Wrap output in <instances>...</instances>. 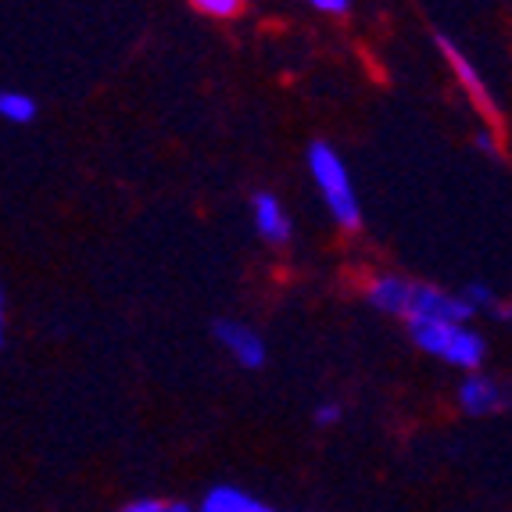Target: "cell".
I'll return each mask as SVG.
<instances>
[{"label": "cell", "mask_w": 512, "mask_h": 512, "mask_svg": "<svg viewBox=\"0 0 512 512\" xmlns=\"http://www.w3.org/2000/svg\"><path fill=\"white\" fill-rule=\"evenodd\" d=\"M308 176H312V187L323 197L326 212L330 219L341 226L344 233H359L362 230V201L359 190H355V180H351V169L344 162V154L337 151L326 140H316L308 144L305 154Z\"/></svg>", "instance_id": "cell-1"}, {"label": "cell", "mask_w": 512, "mask_h": 512, "mask_svg": "<svg viewBox=\"0 0 512 512\" xmlns=\"http://www.w3.org/2000/svg\"><path fill=\"white\" fill-rule=\"evenodd\" d=\"M409 337L423 355L459 373H477L487 366L491 344L477 323H409Z\"/></svg>", "instance_id": "cell-2"}, {"label": "cell", "mask_w": 512, "mask_h": 512, "mask_svg": "<svg viewBox=\"0 0 512 512\" xmlns=\"http://www.w3.org/2000/svg\"><path fill=\"white\" fill-rule=\"evenodd\" d=\"M434 43H437V51H441L444 65H448V72H452L455 83H459V90L466 94V101H470V108L477 111V115L487 122V126L498 129V122H502V104H498L495 90H491V83L484 79V72H480L477 65H473V58L466 51H462V47L452 40V36L437 33Z\"/></svg>", "instance_id": "cell-3"}, {"label": "cell", "mask_w": 512, "mask_h": 512, "mask_svg": "<svg viewBox=\"0 0 512 512\" xmlns=\"http://www.w3.org/2000/svg\"><path fill=\"white\" fill-rule=\"evenodd\" d=\"M455 405L462 416L470 419H491L502 416L509 409V387L498 373L491 369H477V373H462L459 387H455Z\"/></svg>", "instance_id": "cell-4"}, {"label": "cell", "mask_w": 512, "mask_h": 512, "mask_svg": "<svg viewBox=\"0 0 512 512\" xmlns=\"http://www.w3.org/2000/svg\"><path fill=\"white\" fill-rule=\"evenodd\" d=\"M409 323H473V312L466 308L459 291H448V287H437V283L416 280V291H412V305L405 326Z\"/></svg>", "instance_id": "cell-5"}, {"label": "cell", "mask_w": 512, "mask_h": 512, "mask_svg": "<svg viewBox=\"0 0 512 512\" xmlns=\"http://www.w3.org/2000/svg\"><path fill=\"white\" fill-rule=\"evenodd\" d=\"M412 291H416V280H409L405 273H391V269H376L362 280V298L373 312L380 316H391V319H402L409 316V305H412Z\"/></svg>", "instance_id": "cell-6"}, {"label": "cell", "mask_w": 512, "mask_h": 512, "mask_svg": "<svg viewBox=\"0 0 512 512\" xmlns=\"http://www.w3.org/2000/svg\"><path fill=\"white\" fill-rule=\"evenodd\" d=\"M215 341H219V348L226 351L240 369H262L265 359H269L265 337L255 326L240 323V319H222V323H215Z\"/></svg>", "instance_id": "cell-7"}, {"label": "cell", "mask_w": 512, "mask_h": 512, "mask_svg": "<svg viewBox=\"0 0 512 512\" xmlns=\"http://www.w3.org/2000/svg\"><path fill=\"white\" fill-rule=\"evenodd\" d=\"M251 222H255V233L265 240V244H273V248L291 244L294 219L273 190H258V194L251 197Z\"/></svg>", "instance_id": "cell-8"}, {"label": "cell", "mask_w": 512, "mask_h": 512, "mask_svg": "<svg viewBox=\"0 0 512 512\" xmlns=\"http://www.w3.org/2000/svg\"><path fill=\"white\" fill-rule=\"evenodd\" d=\"M459 294H462V301H466V308L473 312V323H477L480 316L498 319V323H505V319H509V305H505V298L495 291V287H491V283L473 280V283H466Z\"/></svg>", "instance_id": "cell-9"}, {"label": "cell", "mask_w": 512, "mask_h": 512, "mask_svg": "<svg viewBox=\"0 0 512 512\" xmlns=\"http://www.w3.org/2000/svg\"><path fill=\"white\" fill-rule=\"evenodd\" d=\"M255 498L237 484H215L194 502V512H251Z\"/></svg>", "instance_id": "cell-10"}, {"label": "cell", "mask_w": 512, "mask_h": 512, "mask_svg": "<svg viewBox=\"0 0 512 512\" xmlns=\"http://www.w3.org/2000/svg\"><path fill=\"white\" fill-rule=\"evenodd\" d=\"M36 97L26 90H0V119L11 126H29L36 119Z\"/></svg>", "instance_id": "cell-11"}, {"label": "cell", "mask_w": 512, "mask_h": 512, "mask_svg": "<svg viewBox=\"0 0 512 512\" xmlns=\"http://www.w3.org/2000/svg\"><path fill=\"white\" fill-rule=\"evenodd\" d=\"M194 11L208 22H237L244 15L240 0H194Z\"/></svg>", "instance_id": "cell-12"}, {"label": "cell", "mask_w": 512, "mask_h": 512, "mask_svg": "<svg viewBox=\"0 0 512 512\" xmlns=\"http://www.w3.org/2000/svg\"><path fill=\"white\" fill-rule=\"evenodd\" d=\"M312 11L323 18H333V22H344V18L355 15V4L351 0H312Z\"/></svg>", "instance_id": "cell-13"}, {"label": "cell", "mask_w": 512, "mask_h": 512, "mask_svg": "<svg viewBox=\"0 0 512 512\" xmlns=\"http://www.w3.org/2000/svg\"><path fill=\"white\" fill-rule=\"evenodd\" d=\"M344 419V409H341V402H319L316 405V412H312V423H316L319 430H330V427H337Z\"/></svg>", "instance_id": "cell-14"}, {"label": "cell", "mask_w": 512, "mask_h": 512, "mask_svg": "<svg viewBox=\"0 0 512 512\" xmlns=\"http://www.w3.org/2000/svg\"><path fill=\"white\" fill-rule=\"evenodd\" d=\"M477 147L484 154H502V137H498V129H491V126H484L477 133Z\"/></svg>", "instance_id": "cell-15"}, {"label": "cell", "mask_w": 512, "mask_h": 512, "mask_svg": "<svg viewBox=\"0 0 512 512\" xmlns=\"http://www.w3.org/2000/svg\"><path fill=\"white\" fill-rule=\"evenodd\" d=\"M119 512H162V498H133Z\"/></svg>", "instance_id": "cell-16"}, {"label": "cell", "mask_w": 512, "mask_h": 512, "mask_svg": "<svg viewBox=\"0 0 512 512\" xmlns=\"http://www.w3.org/2000/svg\"><path fill=\"white\" fill-rule=\"evenodd\" d=\"M162 512H194V502H183V498H169V502H162Z\"/></svg>", "instance_id": "cell-17"}, {"label": "cell", "mask_w": 512, "mask_h": 512, "mask_svg": "<svg viewBox=\"0 0 512 512\" xmlns=\"http://www.w3.org/2000/svg\"><path fill=\"white\" fill-rule=\"evenodd\" d=\"M4 330H8V308H4V291H0V348H4Z\"/></svg>", "instance_id": "cell-18"}, {"label": "cell", "mask_w": 512, "mask_h": 512, "mask_svg": "<svg viewBox=\"0 0 512 512\" xmlns=\"http://www.w3.org/2000/svg\"><path fill=\"white\" fill-rule=\"evenodd\" d=\"M251 512H280V509H273V505H265V502H258V498H255V505H251Z\"/></svg>", "instance_id": "cell-19"}]
</instances>
